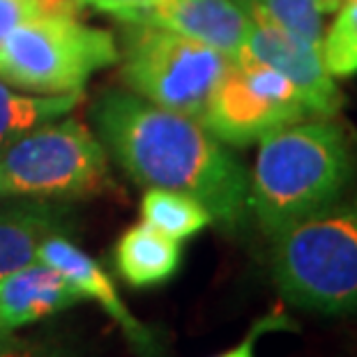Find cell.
Returning <instances> with one entry per match:
<instances>
[{
  "instance_id": "cell-9",
  "label": "cell",
  "mask_w": 357,
  "mask_h": 357,
  "mask_svg": "<svg viewBox=\"0 0 357 357\" xmlns=\"http://www.w3.org/2000/svg\"><path fill=\"white\" fill-rule=\"evenodd\" d=\"M157 26L222 51L235 60L247 47L254 21L238 0H166L120 19Z\"/></svg>"
},
{
  "instance_id": "cell-18",
  "label": "cell",
  "mask_w": 357,
  "mask_h": 357,
  "mask_svg": "<svg viewBox=\"0 0 357 357\" xmlns=\"http://www.w3.org/2000/svg\"><path fill=\"white\" fill-rule=\"evenodd\" d=\"M0 357H90L86 348L63 337H5Z\"/></svg>"
},
{
  "instance_id": "cell-21",
  "label": "cell",
  "mask_w": 357,
  "mask_h": 357,
  "mask_svg": "<svg viewBox=\"0 0 357 357\" xmlns=\"http://www.w3.org/2000/svg\"><path fill=\"white\" fill-rule=\"evenodd\" d=\"M28 19L35 17L26 0H0V42L5 40L12 28H17Z\"/></svg>"
},
{
  "instance_id": "cell-7",
  "label": "cell",
  "mask_w": 357,
  "mask_h": 357,
  "mask_svg": "<svg viewBox=\"0 0 357 357\" xmlns=\"http://www.w3.org/2000/svg\"><path fill=\"white\" fill-rule=\"evenodd\" d=\"M311 118L302 106H288L249 86L240 67L233 65L212 93L199 123L226 146L245 148L279 127Z\"/></svg>"
},
{
  "instance_id": "cell-1",
  "label": "cell",
  "mask_w": 357,
  "mask_h": 357,
  "mask_svg": "<svg viewBox=\"0 0 357 357\" xmlns=\"http://www.w3.org/2000/svg\"><path fill=\"white\" fill-rule=\"evenodd\" d=\"M95 125L134 182L192 196L222 231L247 224L249 173L199 120L113 90L95 106Z\"/></svg>"
},
{
  "instance_id": "cell-10",
  "label": "cell",
  "mask_w": 357,
  "mask_h": 357,
  "mask_svg": "<svg viewBox=\"0 0 357 357\" xmlns=\"http://www.w3.org/2000/svg\"><path fill=\"white\" fill-rule=\"evenodd\" d=\"M37 261L58 270L83 298L95 300L143 357H162L157 334L127 309L102 265L95 258H90L83 249H79L72 240H67L65 235H51L49 240L42 242Z\"/></svg>"
},
{
  "instance_id": "cell-2",
  "label": "cell",
  "mask_w": 357,
  "mask_h": 357,
  "mask_svg": "<svg viewBox=\"0 0 357 357\" xmlns=\"http://www.w3.org/2000/svg\"><path fill=\"white\" fill-rule=\"evenodd\" d=\"M357 176V136L332 118L293 123L261 139L249 178V210L275 238L344 199Z\"/></svg>"
},
{
  "instance_id": "cell-23",
  "label": "cell",
  "mask_w": 357,
  "mask_h": 357,
  "mask_svg": "<svg viewBox=\"0 0 357 357\" xmlns=\"http://www.w3.org/2000/svg\"><path fill=\"white\" fill-rule=\"evenodd\" d=\"M5 337H10V334H7V332H5V330H3V328H0V341H3V339H5Z\"/></svg>"
},
{
  "instance_id": "cell-17",
  "label": "cell",
  "mask_w": 357,
  "mask_h": 357,
  "mask_svg": "<svg viewBox=\"0 0 357 357\" xmlns=\"http://www.w3.org/2000/svg\"><path fill=\"white\" fill-rule=\"evenodd\" d=\"M323 63L334 79L357 74V0H348L330 26L321 44Z\"/></svg>"
},
{
  "instance_id": "cell-6",
  "label": "cell",
  "mask_w": 357,
  "mask_h": 357,
  "mask_svg": "<svg viewBox=\"0 0 357 357\" xmlns=\"http://www.w3.org/2000/svg\"><path fill=\"white\" fill-rule=\"evenodd\" d=\"M109 159L77 120L49 125L10 141L0 155V192L35 199H74L106 192Z\"/></svg>"
},
{
  "instance_id": "cell-13",
  "label": "cell",
  "mask_w": 357,
  "mask_h": 357,
  "mask_svg": "<svg viewBox=\"0 0 357 357\" xmlns=\"http://www.w3.org/2000/svg\"><path fill=\"white\" fill-rule=\"evenodd\" d=\"M118 275L134 288L162 286L182 265L180 242L166 238L146 222L127 229L113 249Z\"/></svg>"
},
{
  "instance_id": "cell-14",
  "label": "cell",
  "mask_w": 357,
  "mask_h": 357,
  "mask_svg": "<svg viewBox=\"0 0 357 357\" xmlns=\"http://www.w3.org/2000/svg\"><path fill=\"white\" fill-rule=\"evenodd\" d=\"M141 217L166 238L182 242L208 229L212 215L203 203L171 189L150 187L141 199Z\"/></svg>"
},
{
  "instance_id": "cell-12",
  "label": "cell",
  "mask_w": 357,
  "mask_h": 357,
  "mask_svg": "<svg viewBox=\"0 0 357 357\" xmlns=\"http://www.w3.org/2000/svg\"><path fill=\"white\" fill-rule=\"evenodd\" d=\"M67 229L70 215L47 199L0 208V279L35 263L42 242Z\"/></svg>"
},
{
  "instance_id": "cell-16",
  "label": "cell",
  "mask_w": 357,
  "mask_h": 357,
  "mask_svg": "<svg viewBox=\"0 0 357 357\" xmlns=\"http://www.w3.org/2000/svg\"><path fill=\"white\" fill-rule=\"evenodd\" d=\"M81 95H58V97H26L14 95L0 81V146L10 143L30 129L51 118L72 111L79 104Z\"/></svg>"
},
{
  "instance_id": "cell-22",
  "label": "cell",
  "mask_w": 357,
  "mask_h": 357,
  "mask_svg": "<svg viewBox=\"0 0 357 357\" xmlns=\"http://www.w3.org/2000/svg\"><path fill=\"white\" fill-rule=\"evenodd\" d=\"M33 17H77V0H26Z\"/></svg>"
},
{
  "instance_id": "cell-3",
  "label": "cell",
  "mask_w": 357,
  "mask_h": 357,
  "mask_svg": "<svg viewBox=\"0 0 357 357\" xmlns=\"http://www.w3.org/2000/svg\"><path fill=\"white\" fill-rule=\"evenodd\" d=\"M272 279L293 307L357 314V194L272 238Z\"/></svg>"
},
{
  "instance_id": "cell-24",
  "label": "cell",
  "mask_w": 357,
  "mask_h": 357,
  "mask_svg": "<svg viewBox=\"0 0 357 357\" xmlns=\"http://www.w3.org/2000/svg\"><path fill=\"white\" fill-rule=\"evenodd\" d=\"M339 3H341V5H344V0H339Z\"/></svg>"
},
{
  "instance_id": "cell-19",
  "label": "cell",
  "mask_w": 357,
  "mask_h": 357,
  "mask_svg": "<svg viewBox=\"0 0 357 357\" xmlns=\"http://www.w3.org/2000/svg\"><path fill=\"white\" fill-rule=\"evenodd\" d=\"M295 325L288 321V316L284 311H275V314L263 316L261 321H256L252 325V330L247 332V337L240 341L238 346L229 348L226 353L217 355V357H256V341L268 332H277V330H291Z\"/></svg>"
},
{
  "instance_id": "cell-4",
  "label": "cell",
  "mask_w": 357,
  "mask_h": 357,
  "mask_svg": "<svg viewBox=\"0 0 357 357\" xmlns=\"http://www.w3.org/2000/svg\"><path fill=\"white\" fill-rule=\"evenodd\" d=\"M118 58L106 30L83 26L77 17H35L0 42V81L37 93H81L97 70Z\"/></svg>"
},
{
  "instance_id": "cell-15",
  "label": "cell",
  "mask_w": 357,
  "mask_h": 357,
  "mask_svg": "<svg viewBox=\"0 0 357 357\" xmlns=\"http://www.w3.org/2000/svg\"><path fill=\"white\" fill-rule=\"evenodd\" d=\"M254 21L279 26L309 44H323V17L330 14L325 0H238Z\"/></svg>"
},
{
  "instance_id": "cell-8",
  "label": "cell",
  "mask_w": 357,
  "mask_h": 357,
  "mask_svg": "<svg viewBox=\"0 0 357 357\" xmlns=\"http://www.w3.org/2000/svg\"><path fill=\"white\" fill-rule=\"evenodd\" d=\"M245 53L284 74L298 88L311 118H334L344 106V95L334 77L325 70L318 44L300 40L279 26L254 21Z\"/></svg>"
},
{
  "instance_id": "cell-20",
  "label": "cell",
  "mask_w": 357,
  "mask_h": 357,
  "mask_svg": "<svg viewBox=\"0 0 357 357\" xmlns=\"http://www.w3.org/2000/svg\"><path fill=\"white\" fill-rule=\"evenodd\" d=\"M79 5H93L95 10L100 12H109L116 14V19H125L129 14L150 10L159 3H166V0H77Z\"/></svg>"
},
{
  "instance_id": "cell-11",
  "label": "cell",
  "mask_w": 357,
  "mask_h": 357,
  "mask_svg": "<svg viewBox=\"0 0 357 357\" xmlns=\"http://www.w3.org/2000/svg\"><path fill=\"white\" fill-rule=\"evenodd\" d=\"M83 295L40 261L0 279V328L7 334L79 305Z\"/></svg>"
},
{
  "instance_id": "cell-5",
  "label": "cell",
  "mask_w": 357,
  "mask_h": 357,
  "mask_svg": "<svg viewBox=\"0 0 357 357\" xmlns=\"http://www.w3.org/2000/svg\"><path fill=\"white\" fill-rule=\"evenodd\" d=\"M123 79L139 97L194 120L208 109L233 60L171 30L129 24L123 33Z\"/></svg>"
}]
</instances>
